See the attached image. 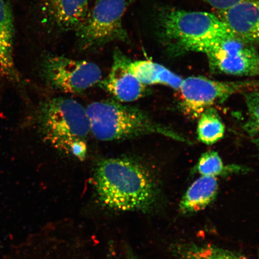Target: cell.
I'll return each mask as SVG.
<instances>
[{"mask_svg": "<svg viewBox=\"0 0 259 259\" xmlns=\"http://www.w3.org/2000/svg\"><path fill=\"white\" fill-rule=\"evenodd\" d=\"M95 186L100 202L116 210L150 211L158 200V189L151 174L131 158L100 161L96 168Z\"/></svg>", "mask_w": 259, "mask_h": 259, "instance_id": "obj_1", "label": "cell"}, {"mask_svg": "<svg viewBox=\"0 0 259 259\" xmlns=\"http://www.w3.org/2000/svg\"><path fill=\"white\" fill-rule=\"evenodd\" d=\"M38 123L42 137L52 147L85 160L92 131L86 108L80 103L63 97L49 100L41 106Z\"/></svg>", "mask_w": 259, "mask_h": 259, "instance_id": "obj_2", "label": "cell"}, {"mask_svg": "<svg viewBox=\"0 0 259 259\" xmlns=\"http://www.w3.org/2000/svg\"><path fill=\"white\" fill-rule=\"evenodd\" d=\"M162 39L174 53H203L213 44L235 37L225 22L210 13L171 10L160 15Z\"/></svg>", "mask_w": 259, "mask_h": 259, "instance_id": "obj_3", "label": "cell"}, {"mask_svg": "<svg viewBox=\"0 0 259 259\" xmlns=\"http://www.w3.org/2000/svg\"><path fill=\"white\" fill-rule=\"evenodd\" d=\"M86 111L92 134L99 141L125 140L151 134L184 141L177 133L152 120L142 110L115 100L92 103Z\"/></svg>", "mask_w": 259, "mask_h": 259, "instance_id": "obj_4", "label": "cell"}, {"mask_svg": "<svg viewBox=\"0 0 259 259\" xmlns=\"http://www.w3.org/2000/svg\"><path fill=\"white\" fill-rule=\"evenodd\" d=\"M127 0H97L75 31L82 50H92L110 42H129L122 19Z\"/></svg>", "mask_w": 259, "mask_h": 259, "instance_id": "obj_5", "label": "cell"}, {"mask_svg": "<svg viewBox=\"0 0 259 259\" xmlns=\"http://www.w3.org/2000/svg\"><path fill=\"white\" fill-rule=\"evenodd\" d=\"M258 90L259 80L220 82L203 77H189L183 80L179 89L181 108L188 117L198 118L207 109L236 94Z\"/></svg>", "mask_w": 259, "mask_h": 259, "instance_id": "obj_6", "label": "cell"}, {"mask_svg": "<svg viewBox=\"0 0 259 259\" xmlns=\"http://www.w3.org/2000/svg\"><path fill=\"white\" fill-rule=\"evenodd\" d=\"M42 73L52 88L70 95L82 93L102 80L97 64L61 56L48 57L42 64Z\"/></svg>", "mask_w": 259, "mask_h": 259, "instance_id": "obj_7", "label": "cell"}, {"mask_svg": "<svg viewBox=\"0 0 259 259\" xmlns=\"http://www.w3.org/2000/svg\"><path fill=\"white\" fill-rule=\"evenodd\" d=\"M215 73L259 76V53L254 45L236 37L226 38L203 52Z\"/></svg>", "mask_w": 259, "mask_h": 259, "instance_id": "obj_8", "label": "cell"}, {"mask_svg": "<svg viewBox=\"0 0 259 259\" xmlns=\"http://www.w3.org/2000/svg\"><path fill=\"white\" fill-rule=\"evenodd\" d=\"M131 61L120 51L116 50L109 75L99 83L116 101L123 103L136 101L145 92L146 85L130 69Z\"/></svg>", "mask_w": 259, "mask_h": 259, "instance_id": "obj_9", "label": "cell"}, {"mask_svg": "<svg viewBox=\"0 0 259 259\" xmlns=\"http://www.w3.org/2000/svg\"><path fill=\"white\" fill-rule=\"evenodd\" d=\"M235 36L259 45V0H250L219 12L218 15Z\"/></svg>", "mask_w": 259, "mask_h": 259, "instance_id": "obj_10", "label": "cell"}, {"mask_svg": "<svg viewBox=\"0 0 259 259\" xmlns=\"http://www.w3.org/2000/svg\"><path fill=\"white\" fill-rule=\"evenodd\" d=\"M90 0H45L47 21L62 31H76L89 11Z\"/></svg>", "mask_w": 259, "mask_h": 259, "instance_id": "obj_11", "label": "cell"}, {"mask_svg": "<svg viewBox=\"0 0 259 259\" xmlns=\"http://www.w3.org/2000/svg\"><path fill=\"white\" fill-rule=\"evenodd\" d=\"M15 27L11 6L0 0V81L19 83L21 77L14 59Z\"/></svg>", "mask_w": 259, "mask_h": 259, "instance_id": "obj_12", "label": "cell"}, {"mask_svg": "<svg viewBox=\"0 0 259 259\" xmlns=\"http://www.w3.org/2000/svg\"><path fill=\"white\" fill-rule=\"evenodd\" d=\"M219 190L218 178L201 176L191 185L181 199L179 208L184 214L205 209L215 200Z\"/></svg>", "mask_w": 259, "mask_h": 259, "instance_id": "obj_13", "label": "cell"}, {"mask_svg": "<svg viewBox=\"0 0 259 259\" xmlns=\"http://www.w3.org/2000/svg\"><path fill=\"white\" fill-rule=\"evenodd\" d=\"M130 69L146 86L160 84L179 90L183 80L166 67L150 60H131Z\"/></svg>", "mask_w": 259, "mask_h": 259, "instance_id": "obj_14", "label": "cell"}, {"mask_svg": "<svg viewBox=\"0 0 259 259\" xmlns=\"http://www.w3.org/2000/svg\"><path fill=\"white\" fill-rule=\"evenodd\" d=\"M171 251L179 259H251L218 246L193 242L177 243Z\"/></svg>", "mask_w": 259, "mask_h": 259, "instance_id": "obj_15", "label": "cell"}, {"mask_svg": "<svg viewBox=\"0 0 259 259\" xmlns=\"http://www.w3.org/2000/svg\"><path fill=\"white\" fill-rule=\"evenodd\" d=\"M197 134L203 144L213 145L224 137L225 127L214 108L205 110L198 118Z\"/></svg>", "mask_w": 259, "mask_h": 259, "instance_id": "obj_16", "label": "cell"}, {"mask_svg": "<svg viewBox=\"0 0 259 259\" xmlns=\"http://www.w3.org/2000/svg\"><path fill=\"white\" fill-rule=\"evenodd\" d=\"M234 168H226L224 163L217 152L207 151L200 157L197 165V170L201 176L217 177L227 173Z\"/></svg>", "mask_w": 259, "mask_h": 259, "instance_id": "obj_17", "label": "cell"}, {"mask_svg": "<svg viewBox=\"0 0 259 259\" xmlns=\"http://www.w3.org/2000/svg\"><path fill=\"white\" fill-rule=\"evenodd\" d=\"M245 102L250 119L246 127L254 137L259 136V92L252 91L244 93Z\"/></svg>", "mask_w": 259, "mask_h": 259, "instance_id": "obj_18", "label": "cell"}, {"mask_svg": "<svg viewBox=\"0 0 259 259\" xmlns=\"http://www.w3.org/2000/svg\"><path fill=\"white\" fill-rule=\"evenodd\" d=\"M213 8L218 10V12L226 11L240 3L250 0H202Z\"/></svg>", "mask_w": 259, "mask_h": 259, "instance_id": "obj_19", "label": "cell"}, {"mask_svg": "<svg viewBox=\"0 0 259 259\" xmlns=\"http://www.w3.org/2000/svg\"><path fill=\"white\" fill-rule=\"evenodd\" d=\"M127 259H142L130 248L127 250Z\"/></svg>", "mask_w": 259, "mask_h": 259, "instance_id": "obj_20", "label": "cell"}, {"mask_svg": "<svg viewBox=\"0 0 259 259\" xmlns=\"http://www.w3.org/2000/svg\"><path fill=\"white\" fill-rule=\"evenodd\" d=\"M254 143L256 145L257 147L259 148V136H257L256 137H254Z\"/></svg>", "mask_w": 259, "mask_h": 259, "instance_id": "obj_21", "label": "cell"}, {"mask_svg": "<svg viewBox=\"0 0 259 259\" xmlns=\"http://www.w3.org/2000/svg\"><path fill=\"white\" fill-rule=\"evenodd\" d=\"M109 259H115V258H113V257H110V258H109Z\"/></svg>", "mask_w": 259, "mask_h": 259, "instance_id": "obj_22", "label": "cell"}, {"mask_svg": "<svg viewBox=\"0 0 259 259\" xmlns=\"http://www.w3.org/2000/svg\"><path fill=\"white\" fill-rule=\"evenodd\" d=\"M258 259H259V253H258Z\"/></svg>", "mask_w": 259, "mask_h": 259, "instance_id": "obj_23", "label": "cell"}]
</instances>
